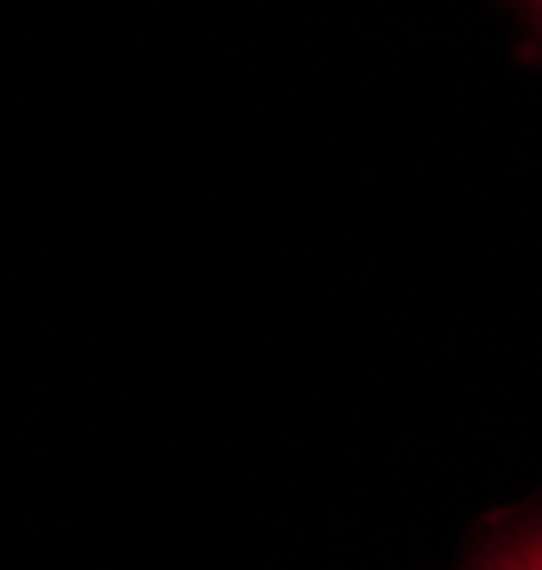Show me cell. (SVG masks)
Segmentation results:
<instances>
[{"label": "cell", "mask_w": 542, "mask_h": 570, "mask_svg": "<svg viewBox=\"0 0 542 570\" xmlns=\"http://www.w3.org/2000/svg\"><path fill=\"white\" fill-rule=\"evenodd\" d=\"M514 570H542V553H531L525 564H514Z\"/></svg>", "instance_id": "6da1fadb"}]
</instances>
